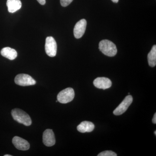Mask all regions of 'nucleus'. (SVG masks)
Instances as JSON below:
<instances>
[{
	"label": "nucleus",
	"mask_w": 156,
	"mask_h": 156,
	"mask_svg": "<svg viewBox=\"0 0 156 156\" xmlns=\"http://www.w3.org/2000/svg\"><path fill=\"white\" fill-rule=\"evenodd\" d=\"M11 115L13 119L20 124L27 126L32 124L30 117L26 112L19 108H14L11 111Z\"/></svg>",
	"instance_id": "1"
},
{
	"label": "nucleus",
	"mask_w": 156,
	"mask_h": 156,
	"mask_svg": "<svg viewBox=\"0 0 156 156\" xmlns=\"http://www.w3.org/2000/svg\"><path fill=\"white\" fill-rule=\"evenodd\" d=\"M99 49L103 54L110 57L115 56L117 53L116 45L113 42L108 40H104L100 41Z\"/></svg>",
	"instance_id": "2"
},
{
	"label": "nucleus",
	"mask_w": 156,
	"mask_h": 156,
	"mask_svg": "<svg viewBox=\"0 0 156 156\" xmlns=\"http://www.w3.org/2000/svg\"><path fill=\"white\" fill-rule=\"evenodd\" d=\"M75 97L73 89L68 88L62 90L57 95V101L60 103L66 104L73 101Z\"/></svg>",
	"instance_id": "3"
},
{
	"label": "nucleus",
	"mask_w": 156,
	"mask_h": 156,
	"mask_svg": "<svg viewBox=\"0 0 156 156\" xmlns=\"http://www.w3.org/2000/svg\"><path fill=\"white\" fill-rule=\"evenodd\" d=\"M15 83L22 87L33 86L36 83V81L31 76L26 74H19L17 75L15 79Z\"/></svg>",
	"instance_id": "4"
},
{
	"label": "nucleus",
	"mask_w": 156,
	"mask_h": 156,
	"mask_svg": "<svg viewBox=\"0 0 156 156\" xmlns=\"http://www.w3.org/2000/svg\"><path fill=\"white\" fill-rule=\"evenodd\" d=\"M45 51L50 57L56 56L57 53V44L55 39L52 37H48L46 39Z\"/></svg>",
	"instance_id": "5"
},
{
	"label": "nucleus",
	"mask_w": 156,
	"mask_h": 156,
	"mask_svg": "<svg viewBox=\"0 0 156 156\" xmlns=\"http://www.w3.org/2000/svg\"><path fill=\"white\" fill-rule=\"evenodd\" d=\"M133 101V97L131 95H128L125 98L118 107L114 111V114L115 115H120L123 114L127 111Z\"/></svg>",
	"instance_id": "6"
},
{
	"label": "nucleus",
	"mask_w": 156,
	"mask_h": 156,
	"mask_svg": "<svg viewBox=\"0 0 156 156\" xmlns=\"http://www.w3.org/2000/svg\"><path fill=\"white\" fill-rule=\"evenodd\" d=\"M87 22L85 19L81 20L78 21L74 28V35L76 39H80L83 37L87 27Z\"/></svg>",
	"instance_id": "7"
},
{
	"label": "nucleus",
	"mask_w": 156,
	"mask_h": 156,
	"mask_svg": "<svg viewBox=\"0 0 156 156\" xmlns=\"http://www.w3.org/2000/svg\"><path fill=\"white\" fill-rule=\"evenodd\" d=\"M43 141L44 145L47 147L53 146L55 144L56 140L53 130L48 129L44 131L43 135Z\"/></svg>",
	"instance_id": "8"
},
{
	"label": "nucleus",
	"mask_w": 156,
	"mask_h": 156,
	"mask_svg": "<svg viewBox=\"0 0 156 156\" xmlns=\"http://www.w3.org/2000/svg\"><path fill=\"white\" fill-rule=\"evenodd\" d=\"M12 143L15 147L19 150L27 151L30 147L29 143L27 140L19 136H14L12 139Z\"/></svg>",
	"instance_id": "9"
},
{
	"label": "nucleus",
	"mask_w": 156,
	"mask_h": 156,
	"mask_svg": "<svg viewBox=\"0 0 156 156\" xmlns=\"http://www.w3.org/2000/svg\"><path fill=\"white\" fill-rule=\"evenodd\" d=\"M93 84L95 87L98 89H106L111 87L112 83L108 78L98 77L94 80Z\"/></svg>",
	"instance_id": "10"
},
{
	"label": "nucleus",
	"mask_w": 156,
	"mask_h": 156,
	"mask_svg": "<svg viewBox=\"0 0 156 156\" xmlns=\"http://www.w3.org/2000/svg\"><path fill=\"white\" fill-rule=\"evenodd\" d=\"M95 126L92 122L88 121H84L81 122L77 127V129L81 133L90 132L93 131Z\"/></svg>",
	"instance_id": "11"
},
{
	"label": "nucleus",
	"mask_w": 156,
	"mask_h": 156,
	"mask_svg": "<svg viewBox=\"0 0 156 156\" xmlns=\"http://www.w3.org/2000/svg\"><path fill=\"white\" fill-rule=\"evenodd\" d=\"M7 6L9 12L14 13L21 9L22 3L20 0H8Z\"/></svg>",
	"instance_id": "12"
},
{
	"label": "nucleus",
	"mask_w": 156,
	"mask_h": 156,
	"mask_svg": "<svg viewBox=\"0 0 156 156\" xmlns=\"http://www.w3.org/2000/svg\"><path fill=\"white\" fill-rule=\"evenodd\" d=\"M1 54L4 57L11 60L15 59L17 56V51L9 47L3 48L1 50Z\"/></svg>",
	"instance_id": "13"
},
{
	"label": "nucleus",
	"mask_w": 156,
	"mask_h": 156,
	"mask_svg": "<svg viewBox=\"0 0 156 156\" xmlns=\"http://www.w3.org/2000/svg\"><path fill=\"white\" fill-rule=\"evenodd\" d=\"M148 62L151 67H154L156 65V46H153L150 52L148 54Z\"/></svg>",
	"instance_id": "14"
},
{
	"label": "nucleus",
	"mask_w": 156,
	"mask_h": 156,
	"mask_svg": "<svg viewBox=\"0 0 156 156\" xmlns=\"http://www.w3.org/2000/svg\"><path fill=\"white\" fill-rule=\"evenodd\" d=\"M98 156H117V154L111 151H106L102 152L98 155Z\"/></svg>",
	"instance_id": "15"
},
{
	"label": "nucleus",
	"mask_w": 156,
	"mask_h": 156,
	"mask_svg": "<svg viewBox=\"0 0 156 156\" xmlns=\"http://www.w3.org/2000/svg\"><path fill=\"white\" fill-rule=\"evenodd\" d=\"M73 0H60V3L62 7H66L71 3Z\"/></svg>",
	"instance_id": "16"
},
{
	"label": "nucleus",
	"mask_w": 156,
	"mask_h": 156,
	"mask_svg": "<svg viewBox=\"0 0 156 156\" xmlns=\"http://www.w3.org/2000/svg\"><path fill=\"white\" fill-rule=\"evenodd\" d=\"M37 1L41 5H44L46 3V0H37Z\"/></svg>",
	"instance_id": "17"
},
{
	"label": "nucleus",
	"mask_w": 156,
	"mask_h": 156,
	"mask_svg": "<svg viewBox=\"0 0 156 156\" xmlns=\"http://www.w3.org/2000/svg\"><path fill=\"white\" fill-rule=\"evenodd\" d=\"M152 122L154 124H156V113H155L154 115L153 119L152 120Z\"/></svg>",
	"instance_id": "18"
},
{
	"label": "nucleus",
	"mask_w": 156,
	"mask_h": 156,
	"mask_svg": "<svg viewBox=\"0 0 156 156\" xmlns=\"http://www.w3.org/2000/svg\"><path fill=\"white\" fill-rule=\"evenodd\" d=\"M112 2H113L114 3H118L119 2V0H112Z\"/></svg>",
	"instance_id": "19"
},
{
	"label": "nucleus",
	"mask_w": 156,
	"mask_h": 156,
	"mask_svg": "<svg viewBox=\"0 0 156 156\" xmlns=\"http://www.w3.org/2000/svg\"><path fill=\"white\" fill-rule=\"evenodd\" d=\"M5 156H12L11 155L6 154L5 155Z\"/></svg>",
	"instance_id": "20"
},
{
	"label": "nucleus",
	"mask_w": 156,
	"mask_h": 156,
	"mask_svg": "<svg viewBox=\"0 0 156 156\" xmlns=\"http://www.w3.org/2000/svg\"><path fill=\"white\" fill-rule=\"evenodd\" d=\"M154 134H155V135H156V131H155V132H154Z\"/></svg>",
	"instance_id": "21"
}]
</instances>
